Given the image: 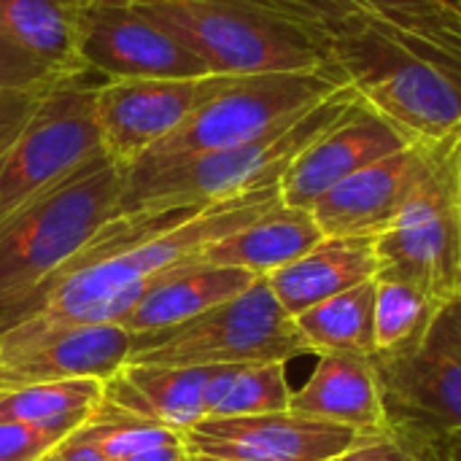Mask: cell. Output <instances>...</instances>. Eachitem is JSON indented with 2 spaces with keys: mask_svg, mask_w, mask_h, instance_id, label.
Wrapping results in <instances>:
<instances>
[{
  "mask_svg": "<svg viewBox=\"0 0 461 461\" xmlns=\"http://www.w3.org/2000/svg\"><path fill=\"white\" fill-rule=\"evenodd\" d=\"M324 54L338 84L416 140L461 132V62L365 11L357 0H265Z\"/></svg>",
  "mask_w": 461,
  "mask_h": 461,
  "instance_id": "obj_1",
  "label": "cell"
},
{
  "mask_svg": "<svg viewBox=\"0 0 461 461\" xmlns=\"http://www.w3.org/2000/svg\"><path fill=\"white\" fill-rule=\"evenodd\" d=\"M362 97L351 86L249 143L162 165H132L119 213L200 208L265 186H278L289 165Z\"/></svg>",
  "mask_w": 461,
  "mask_h": 461,
  "instance_id": "obj_2",
  "label": "cell"
},
{
  "mask_svg": "<svg viewBox=\"0 0 461 461\" xmlns=\"http://www.w3.org/2000/svg\"><path fill=\"white\" fill-rule=\"evenodd\" d=\"M127 170L103 151L0 221V316L119 216Z\"/></svg>",
  "mask_w": 461,
  "mask_h": 461,
  "instance_id": "obj_3",
  "label": "cell"
},
{
  "mask_svg": "<svg viewBox=\"0 0 461 461\" xmlns=\"http://www.w3.org/2000/svg\"><path fill=\"white\" fill-rule=\"evenodd\" d=\"M386 432L424 461L461 429V297L443 303L429 327L373 357Z\"/></svg>",
  "mask_w": 461,
  "mask_h": 461,
  "instance_id": "obj_4",
  "label": "cell"
},
{
  "mask_svg": "<svg viewBox=\"0 0 461 461\" xmlns=\"http://www.w3.org/2000/svg\"><path fill=\"white\" fill-rule=\"evenodd\" d=\"M170 27L213 76L321 70L324 54L265 0H135ZM335 78V76H332ZM338 81V78H335Z\"/></svg>",
  "mask_w": 461,
  "mask_h": 461,
  "instance_id": "obj_5",
  "label": "cell"
},
{
  "mask_svg": "<svg viewBox=\"0 0 461 461\" xmlns=\"http://www.w3.org/2000/svg\"><path fill=\"white\" fill-rule=\"evenodd\" d=\"M311 354L294 319L276 300L265 276L238 297L159 332L135 335L130 362L162 367H216L284 362Z\"/></svg>",
  "mask_w": 461,
  "mask_h": 461,
  "instance_id": "obj_6",
  "label": "cell"
},
{
  "mask_svg": "<svg viewBox=\"0 0 461 461\" xmlns=\"http://www.w3.org/2000/svg\"><path fill=\"white\" fill-rule=\"evenodd\" d=\"M340 86L321 70L227 76L176 132L149 149L135 165H162L249 143L311 111Z\"/></svg>",
  "mask_w": 461,
  "mask_h": 461,
  "instance_id": "obj_7",
  "label": "cell"
},
{
  "mask_svg": "<svg viewBox=\"0 0 461 461\" xmlns=\"http://www.w3.org/2000/svg\"><path fill=\"white\" fill-rule=\"evenodd\" d=\"M378 278H400L438 303L461 297V132L394 221L375 235Z\"/></svg>",
  "mask_w": 461,
  "mask_h": 461,
  "instance_id": "obj_8",
  "label": "cell"
},
{
  "mask_svg": "<svg viewBox=\"0 0 461 461\" xmlns=\"http://www.w3.org/2000/svg\"><path fill=\"white\" fill-rule=\"evenodd\" d=\"M103 81L92 70H78L51 84L16 146L0 159V221L105 151L95 113Z\"/></svg>",
  "mask_w": 461,
  "mask_h": 461,
  "instance_id": "obj_9",
  "label": "cell"
},
{
  "mask_svg": "<svg viewBox=\"0 0 461 461\" xmlns=\"http://www.w3.org/2000/svg\"><path fill=\"white\" fill-rule=\"evenodd\" d=\"M78 62L105 81L203 78L211 68L135 0H84Z\"/></svg>",
  "mask_w": 461,
  "mask_h": 461,
  "instance_id": "obj_10",
  "label": "cell"
},
{
  "mask_svg": "<svg viewBox=\"0 0 461 461\" xmlns=\"http://www.w3.org/2000/svg\"><path fill=\"white\" fill-rule=\"evenodd\" d=\"M227 76L103 81L95 97L97 127L105 154L132 167L149 149L176 132Z\"/></svg>",
  "mask_w": 461,
  "mask_h": 461,
  "instance_id": "obj_11",
  "label": "cell"
},
{
  "mask_svg": "<svg viewBox=\"0 0 461 461\" xmlns=\"http://www.w3.org/2000/svg\"><path fill=\"white\" fill-rule=\"evenodd\" d=\"M451 138L413 140L330 189L311 208L324 238H375L386 230L440 159Z\"/></svg>",
  "mask_w": 461,
  "mask_h": 461,
  "instance_id": "obj_12",
  "label": "cell"
},
{
  "mask_svg": "<svg viewBox=\"0 0 461 461\" xmlns=\"http://www.w3.org/2000/svg\"><path fill=\"white\" fill-rule=\"evenodd\" d=\"M362 432L297 416L292 411L203 419L181 432L189 454L227 461H330L346 454Z\"/></svg>",
  "mask_w": 461,
  "mask_h": 461,
  "instance_id": "obj_13",
  "label": "cell"
},
{
  "mask_svg": "<svg viewBox=\"0 0 461 461\" xmlns=\"http://www.w3.org/2000/svg\"><path fill=\"white\" fill-rule=\"evenodd\" d=\"M413 140L416 138L359 100L289 165L278 184L281 203L311 211L330 189Z\"/></svg>",
  "mask_w": 461,
  "mask_h": 461,
  "instance_id": "obj_14",
  "label": "cell"
},
{
  "mask_svg": "<svg viewBox=\"0 0 461 461\" xmlns=\"http://www.w3.org/2000/svg\"><path fill=\"white\" fill-rule=\"evenodd\" d=\"M122 324H76L30 340H0V394L73 378L108 381L132 354Z\"/></svg>",
  "mask_w": 461,
  "mask_h": 461,
  "instance_id": "obj_15",
  "label": "cell"
},
{
  "mask_svg": "<svg viewBox=\"0 0 461 461\" xmlns=\"http://www.w3.org/2000/svg\"><path fill=\"white\" fill-rule=\"evenodd\" d=\"M289 411L362 435L386 429L375 365L359 354H319L311 378L292 392Z\"/></svg>",
  "mask_w": 461,
  "mask_h": 461,
  "instance_id": "obj_16",
  "label": "cell"
},
{
  "mask_svg": "<svg viewBox=\"0 0 461 461\" xmlns=\"http://www.w3.org/2000/svg\"><path fill=\"white\" fill-rule=\"evenodd\" d=\"M276 300L294 319L303 311L378 278L375 238H324L286 267L265 276Z\"/></svg>",
  "mask_w": 461,
  "mask_h": 461,
  "instance_id": "obj_17",
  "label": "cell"
},
{
  "mask_svg": "<svg viewBox=\"0 0 461 461\" xmlns=\"http://www.w3.org/2000/svg\"><path fill=\"white\" fill-rule=\"evenodd\" d=\"M211 367H162L127 362L103 381V397L157 427L186 432L205 419L203 394Z\"/></svg>",
  "mask_w": 461,
  "mask_h": 461,
  "instance_id": "obj_18",
  "label": "cell"
},
{
  "mask_svg": "<svg viewBox=\"0 0 461 461\" xmlns=\"http://www.w3.org/2000/svg\"><path fill=\"white\" fill-rule=\"evenodd\" d=\"M319 240H324V232L311 211L278 203L246 227L205 249L197 265L238 267L254 276H270L311 251Z\"/></svg>",
  "mask_w": 461,
  "mask_h": 461,
  "instance_id": "obj_19",
  "label": "cell"
},
{
  "mask_svg": "<svg viewBox=\"0 0 461 461\" xmlns=\"http://www.w3.org/2000/svg\"><path fill=\"white\" fill-rule=\"evenodd\" d=\"M259 276L238 267L189 265L165 281L154 284L135 308L122 319V327L132 335L159 332L184 324L232 297L246 292Z\"/></svg>",
  "mask_w": 461,
  "mask_h": 461,
  "instance_id": "obj_20",
  "label": "cell"
},
{
  "mask_svg": "<svg viewBox=\"0 0 461 461\" xmlns=\"http://www.w3.org/2000/svg\"><path fill=\"white\" fill-rule=\"evenodd\" d=\"M81 5L84 0H0V38L51 73H78Z\"/></svg>",
  "mask_w": 461,
  "mask_h": 461,
  "instance_id": "obj_21",
  "label": "cell"
},
{
  "mask_svg": "<svg viewBox=\"0 0 461 461\" xmlns=\"http://www.w3.org/2000/svg\"><path fill=\"white\" fill-rule=\"evenodd\" d=\"M100 402L103 381L97 378L38 384L0 394V419L30 424L59 446L92 419Z\"/></svg>",
  "mask_w": 461,
  "mask_h": 461,
  "instance_id": "obj_22",
  "label": "cell"
},
{
  "mask_svg": "<svg viewBox=\"0 0 461 461\" xmlns=\"http://www.w3.org/2000/svg\"><path fill=\"white\" fill-rule=\"evenodd\" d=\"M311 354L375 357V281L340 292L294 316Z\"/></svg>",
  "mask_w": 461,
  "mask_h": 461,
  "instance_id": "obj_23",
  "label": "cell"
},
{
  "mask_svg": "<svg viewBox=\"0 0 461 461\" xmlns=\"http://www.w3.org/2000/svg\"><path fill=\"white\" fill-rule=\"evenodd\" d=\"M292 389L284 362H243L211 367L203 411L205 419H240L289 411Z\"/></svg>",
  "mask_w": 461,
  "mask_h": 461,
  "instance_id": "obj_24",
  "label": "cell"
},
{
  "mask_svg": "<svg viewBox=\"0 0 461 461\" xmlns=\"http://www.w3.org/2000/svg\"><path fill=\"white\" fill-rule=\"evenodd\" d=\"M70 438L76 443L89 446L105 461H127L149 448L181 440L178 432L157 427L146 419H138V416L127 413L124 408L108 402L105 397L97 405V411L92 413V419L81 429H76Z\"/></svg>",
  "mask_w": 461,
  "mask_h": 461,
  "instance_id": "obj_25",
  "label": "cell"
},
{
  "mask_svg": "<svg viewBox=\"0 0 461 461\" xmlns=\"http://www.w3.org/2000/svg\"><path fill=\"white\" fill-rule=\"evenodd\" d=\"M400 32L461 62V0H357Z\"/></svg>",
  "mask_w": 461,
  "mask_h": 461,
  "instance_id": "obj_26",
  "label": "cell"
},
{
  "mask_svg": "<svg viewBox=\"0 0 461 461\" xmlns=\"http://www.w3.org/2000/svg\"><path fill=\"white\" fill-rule=\"evenodd\" d=\"M435 297L400 278H375V354L394 351L416 340L438 308Z\"/></svg>",
  "mask_w": 461,
  "mask_h": 461,
  "instance_id": "obj_27",
  "label": "cell"
},
{
  "mask_svg": "<svg viewBox=\"0 0 461 461\" xmlns=\"http://www.w3.org/2000/svg\"><path fill=\"white\" fill-rule=\"evenodd\" d=\"M59 76L41 78L32 84H14V86H0V159L16 146L22 138L24 127L46 100L51 84Z\"/></svg>",
  "mask_w": 461,
  "mask_h": 461,
  "instance_id": "obj_28",
  "label": "cell"
},
{
  "mask_svg": "<svg viewBox=\"0 0 461 461\" xmlns=\"http://www.w3.org/2000/svg\"><path fill=\"white\" fill-rule=\"evenodd\" d=\"M57 443L22 421L0 419V461H41Z\"/></svg>",
  "mask_w": 461,
  "mask_h": 461,
  "instance_id": "obj_29",
  "label": "cell"
},
{
  "mask_svg": "<svg viewBox=\"0 0 461 461\" xmlns=\"http://www.w3.org/2000/svg\"><path fill=\"white\" fill-rule=\"evenodd\" d=\"M335 461H424L411 448H405L397 438H392L386 429L381 432H365L357 438V443L340 454Z\"/></svg>",
  "mask_w": 461,
  "mask_h": 461,
  "instance_id": "obj_30",
  "label": "cell"
},
{
  "mask_svg": "<svg viewBox=\"0 0 461 461\" xmlns=\"http://www.w3.org/2000/svg\"><path fill=\"white\" fill-rule=\"evenodd\" d=\"M51 76H62V73H51L49 68H43L41 62H35L32 57H27L24 51H19L16 46L0 38V86L32 84Z\"/></svg>",
  "mask_w": 461,
  "mask_h": 461,
  "instance_id": "obj_31",
  "label": "cell"
},
{
  "mask_svg": "<svg viewBox=\"0 0 461 461\" xmlns=\"http://www.w3.org/2000/svg\"><path fill=\"white\" fill-rule=\"evenodd\" d=\"M41 461H105L97 451H92L84 443H76L73 438H65L59 446H54Z\"/></svg>",
  "mask_w": 461,
  "mask_h": 461,
  "instance_id": "obj_32",
  "label": "cell"
},
{
  "mask_svg": "<svg viewBox=\"0 0 461 461\" xmlns=\"http://www.w3.org/2000/svg\"><path fill=\"white\" fill-rule=\"evenodd\" d=\"M127 461H189V451H186L184 438H181V440L149 448V451H143V454H138V456H132V459Z\"/></svg>",
  "mask_w": 461,
  "mask_h": 461,
  "instance_id": "obj_33",
  "label": "cell"
},
{
  "mask_svg": "<svg viewBox=\"0 0 461 461\" xmlns=\"http://www.w3.org/2000/svg\"><path fill=\"white\" fill-rule=\"evenodd\" d=\"M438 461H461V429L443 443Z\"/></svg>",
  "mask_w": 461,
  "mask_h": 461,
  "instance_id": "obj_34",
  "label": "cell"
},
{
  "mask_svg": "<svg viewBox=\"0 0 461 461\" xmlns=\"http://www.w3.org/2000/svg\"><path fill=\"white\" fill-rule=\"evenodd\" d=\"M189 461H227V459H213V456H200V454H189Z\"/></svg>",
  "mask_w": 461,
  "mask_h": 461,
  "instance_id": "obj_35",
  "label": "cell"
},
{
  "mask_svg": "<svg viewBox=\"0 0 461 461\" xmlns=\"http://www.w3.org/2000/svg\"><path fill=\"white\" fill-rule=\"evenodd\" d=\"M330 461H335V459H330Z\"/></svg>",
  "mask_w": 461,
  "mask_h": 461,
  "instance_id": "obj_36",
  "label": "cell"
}]
</instances>
